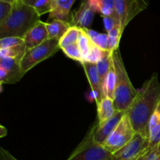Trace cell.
Returning a JSON list of instances; mask_svg holds the SVG:
<instances>
[{
    "mask_svg": "<svg viewBox=\"0 0 160 160\" xmlns=\"http://www.w3.org/2000/svg\"><path fill=\"white\" fill-rule=\"evenodd\" d=\"M148 6V0H115V17L123 33L128 23Z\"/></svg>",
    "mask_w": 160,
    "mask_h": 160,
    "instance_id": "8992f818",
    "label": "cell"
},
{
    "mask_svg": "<svg viewBox=\"0 0 160 160\" xmlns=\"http://www.w3.org/2000/svg\"><path fill=\"white\" fill-rule=\"evenodd\" d=\"M77 0H54L51 11L48 13V20H59L70 22L71 8Z\"/></svg>",
    "mask_w": 160,
    "mask_h": 160,
    "instance_id": "5bb4252c",
    "label": "cell"
},
{
    "mask_svg": "<svg viewBox=\"0 0 160 160\" xmlns=\"http://www.w3.org/2000/svg\"><path fill=\"white\" fill-rule=\"evenodd\" d=\"M95 12L89 0H83L80 7L77 10L71 12L70 24L80 29H89L95 18Z\"/></svg>",
    "mask_w": 160,
    "mask_h": 160,
    "instance_id": "30bf717a",
    "label": "cell"
},
{
    "mask_svg": "<svg viewBox=\"0 0 160 160\" xmlns=\"http://www.w3.org/2000/svg\"><path fill=\"white\" fill-rule=\"evenodd\" d=\"M112 61L116 73L114 108L116 111L126 112L134 102L138 90H136L130 80L120 48H117L112 52Z\"/></svg>",
    "mask_w": 160,
    "mask_h": 160,
    "instance_id": "3957f363",
    "label": "cell"
},
{
    "mask_svg": "<svg viewBox=\"0 0 160 160\" xmlns=\"http://www.w3.org/2000/svg\"><path fill=\"white\" fill-rule=\"evenodd\" d=\"M12 9V3L0 2V24L6 21L10 16Z\"/></svg>",
    "mask_w": 160,
    "mask_h": 160,
    "instance_id": "484cf974",
    "label": "cell"
},
{
    "mask_svg": "<svg viewBox=\"0 0 160 160\" xmlns=\"http://www.w3.org/2000/svg\"><path fill=\"white\" fill-rule=\"evenodd\" d=\"M160 105V81L158 73L144 83L126 113L136 133L149 138L148 125L152 116Z\"/></svg>",
    "mask_w": 160,
    "mask_h": 160,
    "instance_id": "6da1fadb",
    "label": "cell"
},
{
    "mask_svg": "<svg viewBox=\"0 0 160 160\" xmlns=\"http://www.w3.org/2000/svg\"><path fill=\"white\" fill-rule=\"evenodd\" d=\"M102 17H111L115 14V0H102L101 5Z\"/></svg>",
    "mask_w": 160,
    "mask_h": 160,
    "instance_id": "cb8c5ba5",
    "label": "cell"
},
{
    "mask_svg": "<svg viewBox=\"0 0 160 160\" xmlns=\"http://www.w3.org/2000/svg\"><path fill=\"white\" fill-rule=\"evenodd\" d=\"M78 43V45H79L80 49H81L84 61L88 60V58L90 57L92 50H93L95 45L84 29H81V28L80 29Z\"/></svg>",
    "mask_w": 160,
    "mask_h": 160,
    "instance_id": "e0dca14e",
    "label": "cell"
},
{
    "mask_svg": "<svg viewBox=\"0 0 160 160\" xmlns=\"http://www.w3.org/2000/svg\"><path fill=\"white\" fill-rule=\"evenodd\" d=\"M79 33L80 28L73 26L70 27L68 31H67V33L59 40V46H60L61 49L63 48L64 47L70 45V44L78 42V38H79Z\"/></svg>",
    "mask_w": 160,
    "mask_h": 160,
    "instance_id": "ffe728a7",
    "label": "cell"
},
{
    "mask_svg": "<svg viewBox=\"0 0 160 160\" xmlns=\"http://www.w3.org/2000/svg\"><path fill=\"white\" fill-rule=\"evenodd\" d=\"M125 113L126 112L116 111L114 115L111 118L101 123H98V120H97L96 126H95L93 134L95 142L99 145H103L109 135L112 134V131L116 129L117 125L121 121Z\"/></svg>",
    "mask_w": 160,
    "mask_h": 160,
    "instance_id": "7c38bea8",
    "label": "cell"
},
{
    "mask_svg": "<svg viewBox=\"0 0 160 160\" xmlns=\"http://www.w3.org/2000/svg\"><path fill=\"white\" fill-rule=\"evenodd\" d=\"M17 0H0V2H9V3H15Z\"/></svg>",
    "mask_w": 160,
    "mask_h": 160,
    "instance_id": "836d02e7",
    "label": "cell"
},
{
    "mask_svg": "<svg viewBox=\"0 0 160 160\" xmlns=\"http://www.w3.org/2000/svg\"><path fill=\"white\" fill-rule=\"evenodd\" d=\"M40 17L34 7L17 0L12 4L10 16L0 24V39L9 37L23 38L27 33L40 21Z\"/></svg>",
    "mask_w": 160,
    "mask_h": 160,
    "instance_id": "7a4b0ae2",
    "label": "cell"
},
{
    "mask_svg": "<svg viewBox=\"0 0 160 160\" xmlns=\"http://www.w3.org/2000/svg\"><path fill=\"white\" fill-rule=\"evenodd\" d=\"M21 1H23L25 4L28 5V6H32L33 7V6H34V4L36 2L37 0H21Z\"/></svg>",
    "mask_w": 160,
    "mask_h": 160,
    "instance_id": "d6a6232c",
    "label": "cell"
},
{
    "mask_svg": "<svg viewBox=\"0 0 160 160\" xmlns=\"http://www.w3.org/2000/svg\"><path fill=\"white\" fill-rule=\"evenodd\" d=\"M23 43H24V40L21 38H5L0 39V49L11 48V47L17 46Z\"/></svg>",
    "mask_w": 160,
    "mask_h": 160,
    "instance_id": "d4e9b609",
    "label": "cell"
},
{
    "mask_svg": "<svg viewBox=\"0 0 160 160\" xmlns=\"http://www.w3.org/2000/svg\"><path fill=\"white\" fill-rule=\"evenodd\" d=\"M135 133L128 115L125 113L120 123L103 144V147L112 155L127 145L134 138Z\"/></svg>",
    "mask_w": 160,
    "mask_h": 160,
    "instance_id": "ba28073f",
    "label": "cell"
},
{
    "mask_svg": "<svg viewBox=\"0 0 160 160\" xmlns=\"http://www.w3.org/2000/svg\"><path fill=\"white\" fill-rule=\"evenodd\" d=\"M71 27L70 22L62 21L59 20H52L46 23L48 38L60 40L62 36L67 33L69 28Z\"/></svg>",
    "mask_w": 160,
    "mask_h": 160,
    "instance_id": "9a60e30c",
    "label": "cell"
},
{
    "mask_svg": "<svg viewBox=\"0 0 160 160\" xmlns=\"http://www.w3.org/2000/svg\"><path fill=\"white\" fill-rule=\"evenodd\" d=\"M149 139L154 138L160 132V105L156 109V112L152 116L148 125Z\"/></svg>",
    "mask_w": 160,
    "mask_h": 160,
    "instance_id": "44dd1931",
    "label": "cell"
},
{
    "mask_svg": "<svg viewBox=\"0 0 160 160\" xmlns=\"http://www.w3.org/2000/svg\"><path fill=\"white\" fill-rule=\"evenodd\" d=\"M103 18V23H104V27L106 31L108 32L111 31L114 27L117 24H118L116 20L115 17L113 16H111V17H102ZM119 25V24H118Z\"/></svg>",
    "mask_w": 160,
    "mask_h": 160,
    "instance_id": "83f0119b",
    "label": "cell"
},
{
    "mask_svg": "<svg viewBox=\"0 0 160 160\" xmlns=\"http://www.w3.org/2000/svg\"><path fill=\"white\" fill-rule=\"evenodd\" d=\"M145 160H160V143L149 150Z\"/></svg>",
    "mask_w": 160,
    "mask_h": 160,
    "instance_id": "f1b7e54d",
    "label": "cell"
},
{
    "mask_svg": "<svg viewBox=\"0 0 160 160\" xmlns=\"http://www.w3.org/2000/svg\"><path fill=\"white\" fill-rule=\"evenodd\" d=\"M97 112H98L97 120H98V123H103L111 118L116 112L113 100L109 97H106L103 98L100 102L99 104L97 106Z\"/></svg>",
    "mask_w": 160,
    "mask_h": 160,
    "instance_id": "2e32d148",
    "label": "cell"
},
{
    "mask_svg": "<svg viewBox=\"0 0 160 160\" xmlns=\"http://www.w3.org/2000/svg\"><path fill=\"white\" fill-rule=\"evenodd\" d=\"M20 62L10 57L0 56V83L14 84L24 76Z\"/></svg>",
    "mask_w": 160,
    "mask_h": 160,
    "instance_id": "9c48e42d",
    "label": "cell"
},
{
    "mask_svg": "<svg viewBox=\"0 0 160 160\" xmlns=\"http://www.w3.org/2000/svg\"><path fill=\"white\" fill-rule=\"evenodd\" d=\"M81 64L82 65L84 72H85L86 77H87L89 84H90L94 98L96 102V105L98 106L100 102L103 98H106V96H105L104 92H103L102 85L101 84V80H100L97 63L84 60Z\"/></svg>",
    "mask_w": 160,
    "mask_h": 160,
    "instance_id": "8fae6325",
    "label": "cell"
},
{
    "mask_svg": "<svg viewBox=\"0 0 160 160\" xmlns=\"http://www.w3.org/2000/svg\"><path fill=\"white\" fill-rule=\"evenodd\" d=\"M115 85H116V73L114 70L113 65L110 67L107 77L105 80L104 84H103V92H104L105 96L109 97L113 100L114 98V92H115Z\"/></svg>",
    "mask_w": 160,
    "mask_h": 160,
    "instance_id": "d6986e66",
    "label": "cell"
},
{
    "mask_svg": "<svg viewBox=\"0 0 160 160\" xmlns=\"http://www.w3.org/2000/svg\"><path fill=\"white\" fill-rule=\"evenodd\" d=\"M7 134V130L4 126H0V138H3Z\"/></svg>",
    "mask_w": 160,
    "mask_h": 160,
    "instance_id": "1f68e13d",
    "label": "cell"
},
{
    "mask_svg": "<svg viewBox=\"0 0 160 160\" xmlns=\"http://www.w3.org/2000/svg\"><path fill=\"white\" fill-rule=\"evenodd\" d=\"M146 156H147V154H145V155H144L143 156H142V157H140L138 159H137V160H145V159H146Z\"/></svg>",
    "mask_w": 160,
    "mask_h": 160,
    "instance_id": "e575fe53",
    "label": "cell"
},
{
    "mask_svg": "<svg viewBox=\"0 0 160 160\" xmlns=\"http://www.w3.org/2000/svg\"><path fill=\"white\" fill-rule=\"evenodd\" d=\"M62 50L67 57L70 58V59H73V60L78 61L81 63L84 61L83 56L81 54V49H80L78 42L70 44V45H67V46L62 48Z\"/></svg>",
    "mask_w": 160,
    "mask_h": 160,
    "instance_id": "7402d4cb",
    "label": "cell"
},
{
    "mask_svg": "<svg viewBox=\"0 0 160 160\" xmlns=\"http://www.w3.org/2000/svg\"><path fill=\"white\" fill-rule=\"evenodd\" d=\"M112 52L105 51L102 56L96 62L102 88L105 80H106L108 73L110 70L111 66H112Z\"/></svg>",
    "mask_w": 160,
    "mask_h": 160,
    "instance_id": "ac0fdd59",
    "label": "cell"
},
{
    "mask_svg": "<svg viewBox=\"0 0 160 160\" xmlns=\"http://www.w3.org/2000/svg\"><path fill=\"white\" fill-rule=\"evenodd\" d=\"M102 1V0H89L92 9L96 12H100V11H101Z\"/></svg>",
    "mask_w": 160,
    "mask_h": 160,
    "instance_id": "4dcf8cb0",
    "label": "cell"
},
{
    "mask_svg": "<svg viewBox=\"0 0 160 160\" xmlns=\"http://www.w3.org/2000/svg\"><path fill=\"white\" fill-rule=\"evenodd\" d=\"M0 160H18L16 159L9 151L4 149L3 148H0Z\"/></svg>",
    "mask_w": 160,
    "mask_h": 160,
    "instance_id": "f546056e",
    "label": "cell"
},
{
    "mask_svg": "<svg viewBox=\"0 0 160 160\" xmlns=\"http://www.w3.org/2000/svg\"><path fill=\"white\" fill-rule=\"evenodd\" d=\"M93 42L95 45L99 47L103 50L108 51V42H109V36L108 34H99L98 33L93 39Z\"/></svg>",
    "mask_w": 160,
    "mask_h": 160,
    "instance_id": "4316f807",
    "label": "cell"
},
{
    "mask_svg": "<svg viewBox=\"0 0 160 160\" xmlns=\"http://www.w3.org/2000/svg\"><path fill=\"white\" fill-rule=\"evenodd\" d=\"M54 0H37L33 7L40 16L47 13L51 11Z\"/></svg>",
    "mask_w": 160,
    "mask_h": 160,
    "instance_id": "603a6c76",
    "label": "cell"
},
{
    "mask_svg": "<svg viewBox=\"0 0 160 160\" xmlns=\"http://www.w3.org/2000/svg\"><path fill=\"white\" fill-rule=\"evenodd\" d=\"M150 150V139L140 133H135L134 138L112 155V160H137L147 154Z\"/></svg>",
    "mask_w": 160,
    "mask_h": 160,
    "instance_id": "52a82bcc",
    "label": "cell"
},
{
    "mask_svg": "<svg viewBox=\"0 0 160 160\" xmlns=\"http://www.w3.org/2000/svg\"><path fill=\"white\" fill-rule=\"evenodd\" d=\"M96 123L97 120L67 160H112V154L103 145L96 143L94 140L93 134Z\"/></svg>",
    "mask_w": 160,
    "mask_h": 160,
    "instance_id": "277c9868",
    "label": "cell"
},
{
    "mask_svg": "<svg viewBox=\"0 0 160 160\" xmlns=\"http://www.w3.org/2000/svg\"><path fill=\"white\" fill-rule=\"evenodd\" d=\"M59 49V40L48 38L41 45L28 50L20 61L22 71L28 73L41 62L52 57Z\"/></svg>",
    "mask_w": 160,
    "mask_h": 160,
    "instance_id": "5b68a950",
    "label": "cell"
},
{
    "mask_svg": "<svg viewBox=\"0 0 160 160\" xmlns=\"http://www.w3.org/2000/svg\"><path fill=\"white\" fill-rule=\"evenodd\" d=\"M47 39H48V34L46 23L40 20L27 33L23 38L26 52L41 45Z\"/></svg>",
    "mask_w": 160,
    "mask_h": 160,
    "instance_id": "4fadbf2b",
    "label": "cell"
}]
</instances>
